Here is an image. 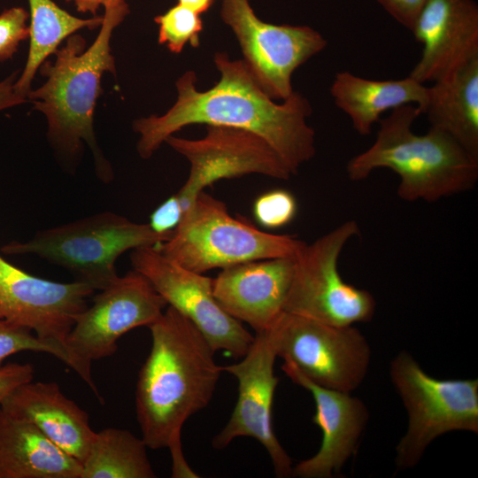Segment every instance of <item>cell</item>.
<instances>
[{"mask_svg": "<svg viewBox=\"0 0 478 478\" xmlns=\"http://www.w3.org/2000/svg\"><path fill=\"white\" fill-rule=\"evenodd\" d=\"M214 63L220 79L212 88L199 91L197 74L188 71L177 80V100L165 114L135 121L139 155L149 158L168 136L186 126H225L263 137L296 175L316 151L315 132L307 122L312 114L309 101L294 91L277 104L258 86L243 60L217 52Z\"/></svg>", "mask_w": 478, "mask_h": 478, "instance_id": "obj_1", "label": "cell"}, {"mask_svg": "<svg viewBox=\"0 0 478 478\" xmlns=\"http://www.w3.org/2000/svg\"><path fill=\"white\" fill-rule=\"evenodd\" d=\"M150 351L142 366L135 391V412L148 448H168L172 477L195 478L182 453L181 428L205 408L215 391L222 366L214 350L185 316L169 306L148 327Z\"/></svg>", "mask_w": 478, "mask_h": 478, "instance_id": "obj_2", "label": "cell"}, {"mask_svg": "<svg viewBox=\"0 0 478 478\" xmlns=\"http://www.w3.org/2000/svg\"><path fill=\"white\" fill-rule=\"evenodd\" d=\"M420 114L418 106L405 104L381 119L374 143L347 163L348 177L358 181L375 169H390L400 178L398 197L408 202L433 203L473 189L478 159L437 128L416 135L412 124Z\"/></svg>", "mask_w": 478, "mask_h": 478, "instance_id": "obj_3", "label": "cell"}, {"mask_svg": "<svg viewBox=\"0 0 478 478\" xmlns=\"http://www.w3.org/2000/svg\"><path fill=\"white\" fill-rule=\"evenodd\" d=\"M104 10L101 29L91 46L85 50L81 35L67 37L66 45L55 52V62L42 66V73L47 78L45 83L30 90L27 98L35 109L45 115L49 137L59 149L73 154L82 142L90 146L98 176L108 182L112 173L99 152L93 116L103 73H115L110 46L112 32L129 9L126 2H116L105 4Z\"/></svg>", "mask_w": 478, "mask_h": 478, "instance_id": "obj_4", "label": "cell"}, {"mask_svg": "<svg viewBox=\"0 0 478 478\" xmlns=\"http://www.w3.org/2000/svg\"><path fill=\"white\" fill-rule=\"evenodd\" d=\"M306 243L259 230L231 216L224 202L202 191L172 236L157 248L181 266L204 274L245 262L296 258Z\"/></svg>", "mask_w": 478, "mask_h": 478, "instance_id": "obj_5", "label": "cell"}, {"mask_svg": "<svg viewBox=\"0 0 478 478\" xmlns=\"http://www.w3.org/2000/svg\"><path fill=\"white\" fill-rule=\"evenodd\" d=\"M173 233L158 234L149 224L104 212L38 231L30 240L12 243L2 251L36 255L69 270L77 281L94 290H102L119 277L115 262L122 253L140 247H158Z\"/></svg>", "mask_w": 478, "mask_h": 478, "instance_id": "obj_6", "label": "cell"}, {"mask_svg": "<svg viewBox=\"0 0 478 478\" xmlns=\"http://www.w3.org/2000/svg\"><path fill=\"white\" fill-rule=\"evenodd\" d=\"M389 378L406 409L405 434L396 446V468L414 467L429 444L451 431L478 434V379H437L411 353L390 361Z\"/></svg>", "mask_w": 478, "mask_h": 478, "instance_id": "obj_7", "label": "cell"}, {"mask_svg": "<svg viewBox=\"0 0 478 478\" xmlns=\"http://www.w3.org/2000/svg\"><path fill=\"white\" fill-rule=\"evenodd\" d=\"M358 233L357 221L351 220L305 244L295 258L284 312L335 326H351L373 319L376 308L374 296L346 282L338 271L343 247Z\"/></svg>", "mask_w": 478, "mask_h": 478, "instance_id": "obj_8", "label": "cell"}, {"mask_svg": "<svg viewBox=\"0 0 478 478\" xmlns=\"http://www.w3.org/2000/svg\"><path fill=\"white\" fill-rule=\"evenodd\" d=\"M266 332L276 356L320 386L352 392L366 376L371 348L354 325L335 326L283 312Z\"/></svg>", "mask_w": 478, "mask_h": 478, "instance_id": "obj_9", "label": "cell"}, {"mask_svg": "<svg viewBox=\"0 0 478 478\" xmlns=\"http://www.w3.org/2000/svg\"><path fill=\"white\" fill-rule=\"evenodd\" d=\"M166 305L150 282L134 270L100 290L92 305L76 319L66 338L71 368L102 405L103 397L92 379V361L113 355L123 335L138 327H149Z\"/></svg>", "mask_w": 478, "mask_h": 478, "instance_id": "obj_10", "label": "cell"}, {"mask_svg": "<svg viewBox=\"0 0 478 478\" xmlns=\"http://www.w3.org/2000/svg\"><path fill=\"white\" fill-rule=\"evenodd\" d=\"M220 16L235 33L248 71L274 101L293 94V73L327 46L326 39L308 26L264 22L249 0H222Z\"/></svg>", "mask_w": 478, "mask_h": 478, "instance_id": "obj_11", "label": "cell"}, {"mask_svg": "<svg viewBox=\"0 0 478 478\" xmlns=\"http://www.w3.org/2000/svg\"><path fill=\"white\" fill-rule=\"evenodd\" d=\"M130 259L134 270L197 327L215 352L223 351L235 359L247 353L254 336L218 304L212 278L181 266L154 246L132 250Z\"/></svg>", "mask_w": 478, "mask_h": 478, "instance_id": "obj_12", "label": "cell"}, {"mask_svg": "<svg viewBox=\"0 0 478 478\" xmlns=\"http://www.w3.org/2000/svg\"><path fill=\"white\" fill-rule=\"evenodd\" d=\"M197 140L168 136L165 143L190 164L188 180L176 193L183 212L207 186L222 179L258 173L279 180L293 174L276 150L260 135L241 128L207 125Z\"/></svg>", "mask_w": 478, "mask_h": 478, "instance_id": "obj_13", "label": "cell"}, {"mask_svg": "<svg viewBox=\"0 0 478 478\" xmlns=\"http://www.w3.org/2000/svg\"><path fill=\"white\" fill-rule=\"evenodd\" d=\"M93 292L80 281L65 283L34 276L0 256V318L30 328L69 367L66 338Z\"/></svg>", "mask_w": 478, "mask_h": 478, "instance_id": "obj_14", "label": "cell"}, {"mask_svg": "<svg viewBox=\"0 0 478 478\" xmlns=\"http://www.w3.org/2000/svg\"><path fill=\"white\" fill-rule=\"evenodd\" d=\"M276 353L267 333H258L242 360L222 366L238 382V397L226 426L212 442L215 449L226 448L234 439H256L270 456L274 474L292 476V460L278 441L272 423V406L279 378L274 374Z\"/></svg>", "mask_w": 478, "mask_h": 478, "instance_id": "obj_15", "label": "cell"}, {"mask_svg": "<svg viewBox=\"0 0 478 478\" xmlns=\"http://www.w3.org/2000/svg\"><path fill=\"white\" fill-rule=\"evenodd\" d=\"M281 369L294 383L312 396L315 413L312 421L322 433L318 451L298 462L292 469V476L332 478L341 474L345 463L356 453L367 425V406L351 392L328 389L312 382L289 362H284Z\"/></svg>", "mask_w": 478, "mask_h": 478, "instance_id": "obj_16", "label": "cell"}, {"mask_svg": "<svg viewBox=\"0 0 478 478\" xmlns=\"http://www.w3.org/2000/svg\"><path fill=\"white\" fill-rule=\"evenodd\" d=\"M411 32L423 50L408 76L436 82L478 58V5L474 0H428Z\"/></svg>", "mask_w": 478, "mask_h": 478, "instance_id": "obj_17", "label": "cell"}, {"mask_svg": "<svg viewBox=\"0 0 478 478\" xmlns=\"http://www.w3.org/2000/svg\"><path fill=\"white\" fill-rule=\"evenodd\" d=\"M295 258L254 260L223 268L212 279L220 307L256 334L268 330L284 312Z\"/></svg>", "mask_w": 478, "mask_h": 478, "instance_id": "obj_18", "label": "cell"}, {"mask_svg": "<svg viewBox=\"0 0 478 478\" xmlns=\"http://www.w3.org/2000/svg\"><path fill=\"white\" fill-rule=\"evenodd\" d=\"M0 408L36 426L50 440L82 463L95 436L88 413L66 397L54 382H26Z\"/></svg>", "mask_w": 478, "mask_h": 478, "instance_id": "obj_19", "label": "cell"}, {"mask_svg": "<svg viewBox=\"0 0 478 478\" xmlns=\"http://www.w3.org/2000/svg\"><path fill=\"white\" fill-rule=\"evenodd\" d=\"M80 461L29 420L0 408V478H81Z\"/></svg>", "mask_w": 478, "mask_h": 478, "instance_id": "obj_20", "label": "cell"}, {"mask_svg": "<svg viewBox=\"0 0 478 478\" xmlns=\"http://www.w3.org/2000/svg\"><path fill=\"white\" fill-rule=\"evenodd\" d=\"M335 105L351 119L361 135L371 133L383 112L405 104L418 106L424 113L428 87L407 76L401 80L366 79L349 71L337 73L330 87Z\"/></svg>", "mask_w": 478, "mask_h": 478, "instance_id": "obj_21", "label": "cell"}, {"mask_svg": "<svg viewBox=\"0 0 478 478\" xmlns=\"http://www.w3.org/2000/svg\"><path fill=\"white\" fill-rule=\"evenodd\" d=\"M424 113L431 127L478 159V58L428 87Z\"/></svg>", "mask_w": 478, "mask_h": 478, "instance_id": "obj_22", "label": "cell"}, {"mask_svg": "<svg viewBox=\"0 0 478 478\" xmlns=\"http://www.w3.org/2000/svg\"><path fill=\"white\" fill-rule=\"evenodd\" d=\"M30 45L24 70L14 83L18 94L27 97L37 69L55 53L63 40L81 28L101 26L103 17L82 19L58 7L52 0H28Z\"/></svg>", "mask_w": 478, "mask_h": 478, "instance_id": "obj_23", "label": "cell"}, {"mask_svg": "<svg viewBox=\"0 0 478 478\" xmlns=\"http://www.w3.org/2000/svg\"><path fill=\"white\" fill-rule=\"evenodd\" d=\"M147 448L143 438L126 429L96 432L81 463V478H155Z\"/></svg>", "mask_w": 478, "mask_h": 478, "instance_id": "obj_24", "label": "cell"}, {"mask_svg": "<svg viewBox=\"0 0 478 478\" xmlns=\"http://www.w3.org/2000/svg\"><path fill=\"white\" fill-rule=\"evenodd\" d=\"M158 25V42L179 54L187 43L199 46V35L203 30L200 14L178 4L164 14L154 19Z\"/></svg>", "mask_w": 478, "mask_h": 478, "instance_id": "obj_25", "label": "cell"}, {"mask_svg": "<svg viewBox=\"0 0 478 478\" xmlns=\"http://www.w3.org/2000/svg\"><path fill=\"white\" fill-rule=\"evenodd\" d=\"M297 203L288 190L275 189L259 196L253 204L257 222L269 229L282 227L296 217Z\"/></svg>", "mask_w": 478, "mask_h": 478, "instance_id": "obj_26", "label": "cell"}, {"mask_svg": "<svg viewBox=\"0 0 478 478\" xmlns=\"http://www.w3.org/2000/svg\"><path fill=\"white\" fill-rule=\"evenodd\" d=\"M32 332L28 328L0 318V366L9 356L24 351L46 352L59 359L58 351Z\"/></svg>", "mask_w": 478, "mask_h": 478, "instance_id": "obj_27", "label": "cell"}, {"mask_svg": "<svg viewBox=\"0 0 478 478\" xmlns=\"http://www.w3.org/2000/svg\"><path fill=\"white\" fill-rule=\"evenodd\" d=\"M28 17L21 7L10 8L0 14V62L11 58L19 43L29 36Z\"/></svg>", "mask_w": 478, "mask_h": 478, "instance_id": "obj_28", "label": "cell"}, {"mask_svg": "<svg viewBox=\"0 0 478 478\" xmlns=\"http://www.w3.org/2000/svg\"><path fill=\"white\" fill-rule=\"evenodd\" d=\"M184 215L177 195L161 203L150 214L149 226L158 234H169L179 226Z\"/></svg>", "mask_w": 478, "mask_h": 478, "instance_id": "obj_29", "label": "cell"}, {"mask_svg": "<svg viewBox=\"0 0 478 478\" xmlns=\"http://www.w3.org/2000/svg\"><path fill=\"white\" fill-rule=\"evenodd\" d=\"M35 370L30 364L8 363L0 366V404L18 387L33 381Z\"/></svg>", "mask_w": 478, "mask_h": 478, "instance_id": "obj_30", "label": "cell"}, {"mask_svg": "<svg viewBox=\"0 0 478 478\" xmlns=\"http://www.w3.org/2000/svg\"><path fill=\"white\" fill-rule=\"evenodd\" d=\"M399 24L411 31L414 21L428 0H376Z\"/></svg>", "mask_w": 478, "mask_h": 478, "instance_id": "obj_31", "label": "cell"}, {"mask_svg": "<svg viewBox=\"0 0 478 478\" xmlns=\"http://www.w3.org/2000/svg\"><path fill=\"white\" fill-rule=\"evenodd\" d=\"M16 73H12L4 81H0V111L13 107L27 102V97L18 94L14 89Z\"/></svg>", "mask_w": 478, "mask_h": 478, "instance_id": "obj_32", "label": "cell"}, {"mask_svg": "<svg viewBox=\"0 0 478 478\" xmlns=\"http://www.w3.org/2000/svg\"><path fill=\"white\" fill-rule=\"evenodd\" d=\"M73 2L77 10L81 12H90L96 14L100 5H105L111 3L126 2V0H66Z\"/></svg>", "mask_w": 478, "mask_h": 478, "instance_id": "obj_33", "label": "cell"}, {"mask_svg": "<svg viewBox=\"0 0 478 478\" xmlns=\"http://www.w3.org/2000/svg\"><path fill=\"white\" fill-rule=\"evenodd\" d=\"M214 0H178V4L196 12L198 14L206 12Z\"/></svg>", "mask_w": 478, "mask_h": 478, "instance_id": "obj_34", "label": "cell"}]
</instances>
